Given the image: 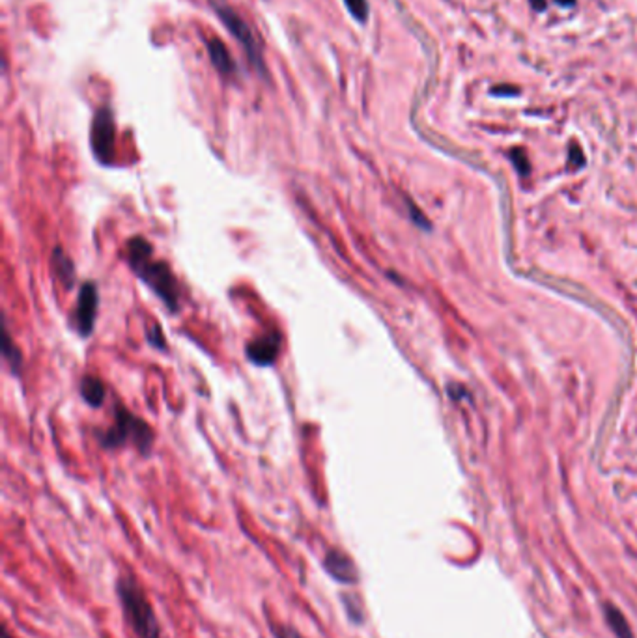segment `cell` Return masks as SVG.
<instances>
[{"label":"cell","instance_id":"6da1fadb","mask_svg":"<svg viewBox=\"0 0 637 638\" xmlns=\"http://www.w3.org/2000/svg\"><path fill=\"white\" fill-rule=\"evenodd\" d=\"M116 595L122 606L123 618L139 638H163L161 625L157 620L146 590L131 573H122L116 581Z\"/></svg>","mask_w":637,"mask_h":638},{"label":"cell","instance_id":"7a4b0ae2","mask_svg":"<svg viewBox=\"0 0 637 638\" xmlns=\"http://www.w3.org/2000/svg\"><path fill=\"white\" fill-rule=\"evenodd\" d=\"M128 258L137 275L156 291L163 303L176 310L178 308V284L170 267L165 261L151 260V244L144 237L129 239Z\"/></svg>","mask_w":637,"mask_h":638},{"label":"cell","instance_id":"3957f363","mask_svg":"<svg viewBox=\"0 0 637 638\" xmlns=\"http://www.w3.org/2000/svg\"><path fill=\"white\" fill-rule=\"evenodd\" d=\"M128 441H133L137 444V448L142 454H146L151 448V443H153V433L144 420L133 417L125 409H118L114 426L111 429H107L105 435H103V444L107 448H118Z\"/></svg>","mask_w":637,"mask_h":638},{"label":"cell","instance_id":"277c9868","mask_svg":"<svg viewBox=\"0 0 637 638\" xmlns=\"http://www.w3.org/2000/svg\"><path fill=\"white\" fill-rule=\"evenodd\" d=\"M215 6V11H217L219 19L226 25V28L230 30V34L234 36L241 45H243V49L247 50V55H249V60L258 67V71L266 73V66H263L262 60V50H260V45L254 39V34H252L251 27L247 25L243 19H241L234 10H230L228 6L223 4H213Z\"/></svg>","mask_w":637,"mask_h":638},{"label":"cell","instance_id":"5b68a950","mask_svg":"<svg viewBox=\"0 0 637 638\" xmlns=\"http://www.w3.org/2000/svg\"><path fill=\"white\" fill-rule=\"evenodd\" d=\"M92 150L101 162H111L114 155V120L109 106L95 112L92 123Z\"/></svg>","mask_w":637,"mask_h":638},{"label":"cell","instance_id":"8992f818","mask_svg":"<svg viewBox=\"0 0 637 638\" xmlns=\"http://www.w3.org/2000/svg\"><path fill=\"white\" fill-rule=\"evenodd\" d=\"M97 288L94 282L83 284V288L78 291L77 308L73 312V323L81 333V336H88L94 331L95 314H97Z\"/></svg>","mask_w":637,"mask_h":638},{"label":"cell","instance_id":"52a82bcc","mask_svg":"<svg viewBox=\"0 0 637 638\" xmlns=\"http://www.w3.org/2000/svg\"><path fill=\"white\" fill-rule=\"evenodd\" d=\"M324 569L331 578H335L336 583L341 584H357L359 583V571L355 564H353L352 556L344 553V550L329 549L324 556Z\"/></svg>","mask_w":637,"mask_h":638},{"label":"cell","instance_id":"ba28073f","mask_svg":"<svg viewBox=\"0 0 637 638\" xmlns=\"http://www.w3.org/2000/svg\"><path fill=\"white\" fill-rule=\"evenodd\" d=\"M280 336L279 334H263L260 338H254L247 345V356L249 361L258 366H269L279 355Z\"/></svg>","mask_w":637,"mask_h":638},{"label":"cell","instance_id":"9c48e42d","mask_svg":"<svg viewBox=\"0 0 637 638\" xmlns=\"http://www.w3.org/2000/svg\"><path fill=\"white\" fill-rule=\"evenodd\" d=\"M207 53H210V58H212L213 66L217 67L223 75H230V73L234 71V62L230 58L228 49L224 47V43L221 39L213 38L212 41H207Z\"/></svg>","mask_w":637,"mask_h":638},{"label":"cell","instance_id":"30bf717a","mask_svg":"<svg viewBox=\"0 0 637 638\" xmlns=\"http://www.w3.org/2000/svg\"><path fill=\"white\" fill-rule=\"evenodd\" d=\"M53 267H55L56 277L60 278V282L66 286L67 289L73 286V280H75V265H73V261L64 254V250L60 247H56L55 252H53Z\"/></svg>","mask_w":637,"mask_h":638},{"label":"cell","instance_id":"8fae6325","mask_svg":"<svg viewBox=\"0 0 637 638\" xmlns=\"http://www.w3.org/2000/svg\"><path fill=\"white\" fill-rule=\"evenodd\" d=\"M81 394L86 400V403H90L92 407H100L105 400V387L97 377H86L81 381Z\"/></svg>","mask_w":637,"mask_h":638},{"label":"cell","instance_id":"7c38bea8","mask_svg":"<svg viewBox=\"0 0 637 638\" xmlns=\"http://www.w3.org/2000/svg\"><path fill=\"white\" fill-rule=\"evenodd\" d=\"M269 631L273 634V638H305L303 637L297 629H294L292 625H286V623H279V622H269Z\"/></svg>","mask_w":637,"mask_h":638},{"label":"cell","instance_id":"4fadbf2b","mask_svg":"<svg viewBox=\"0 0 637 638\" xmlns=\"http://www.w3.org/2000/svg\"><path fill=\"white\" fill-rule=\"evenodd\" d=\"M608 618H610L611 627L615 629L617 637H619V638H632V634H630V629H628L626 622H624V618H622L621 614H619V612L615 611V609H610V611H608Z\"/></svg>","mask_w":637,"mask_h":638},{"label":"cell","instance_id":"5bb4252c","mask_svg":"<svg viewBox=\"0 0 637 638\" xmlns=\"http://www.w3.org/2000/svg\"><path fill=\"white\" fill-rule=\"evenodd\" d=\"M2 349H4V356L10 361V364L13 368H19L21 364V355H19V349H17L13 342H11L10 333L4 328V342H2Z\"/></svg>","mask_w":637,"mask_h":638},{"label":"cell","instance_id":"9a60e30c","mask_svg":"<svg viewBox=\"0 0 637 638\" xmlns=\"http://www.w3.org/2000/svg\"><path fill=\"white\" fill-rule=\"evenodd\" d=\"M344 4L350 10L357 21H367V17H369V4H367V0H344Z\"/></svg>","mask_w":637,"mask_h":638},{"label":"cell","instance_id":"2e32d148","mask_svg":"<svg viewBox=\"0 0 637 638\" xmlns=\"http://www.w3.org/2000/svg\"><path fill=\"white\" fill-rule=\"evenodd\" d=\"M490 94L492 95H510V97H514V95H520L521 90L518 86H512V84H498V86H493L490 90Z\"/></svg>","mask_w":637,"mask_h":638},{"label":"cell","instance_id":"e0dca14e","mask_svg":"<svg viewBox=\"0 0 637 638\" xmlns=\"http://www.w3.org/2000/svg\"><path fill=\"white\" fill-rule=\"evenodd\" d=\"M512 157H518V165H521V174H526L527 170H529V167H527L526 153H523L521 150H514L512 151Z\"/></svg>","mask_w":637,"mask_h":638},{"label":"cell","instance_id":"ac0fdd59","mask_svg":"<svg viewBox=\"0 0 637 638\" xmlns=\"http://www.w3.org/2000/svg\"><path fill=\"white\" fill-rule=\"evenodd\" d=\"M529 2H531L533 10H537V11H544L546 8H548V2H546V0H529Z\"/></svg>","mask_w":637,"mask_h":638},{"label":"cell","instance_id":"d6986e66","mask_svg":"<svg viewBox=\"0 0 637 638\" xmlns=\"http://www.w3.org/2000/svg\"><path fill=\"white\" fill-rule=\"evenodd\" d=\"M555 2L563 8H574L576 6V0H555Z\"/></svg>","mask_w":637,"mask_h":638},{"label":"cell","instance_id":"ffe728a7","mask_svg":"<svg viewBox=\"0 0 637 638\" xmlns=\"http://www.w3.org/2000/svg\"><path fill=\"white\" fill-rule=\"evenodd\" d=\"M0 638H13L10 634V629H8V625H2V634H0Z\"/></svg>","mask_w":637,"mask_h":638}]
</instances>
